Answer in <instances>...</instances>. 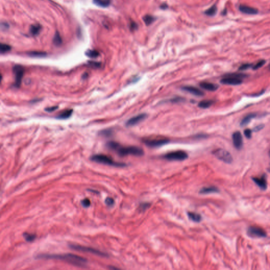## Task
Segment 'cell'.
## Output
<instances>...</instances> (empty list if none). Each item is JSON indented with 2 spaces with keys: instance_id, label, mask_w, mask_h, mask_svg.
<instances>
[{
  "instance_id": "39",
  "label": "cell",
  "mask_w": 270,
  "mask_h": 270,
  "mask_svg": "<svg viewBox=\"0 0 270 270\" xmlns=\"http://www.w3.org/2000/svg\"><path fill=\"white\" fill-rule=\"evenodd\" d=\"M264 126L263 125H260L256 126L255 127H254V132H258V131H260L261 129H263V127H264Z\"/></svg>"
},
{
  "instance_id": "11",
  "label": "cell",
  "mask_w": 270,
  "mask_h": 270,
  "mask_svg": "<svg viewBox=\"0 0 270 270\" xmlns=\"http://www.w3.org/2000/svg\"><path fill=\"white\" fill-rule=\"evenodd\" d=\"M147 117V115L145 114H141L133 117L128 120L126 123V126L128 127H132L138 124L142 121L145 119Z\"/></svg>"
},
{
  "instance_id": "24",
  "label": "cell",
  "mask_w": 270,
  "mask_h": 270,
  "mask_svg": "<svg viewBox=\"0 0 270 270\" xmlns=\"http://www.w3.org/2000/svg\"><path fill=\"white\" fill-rule=\"evenodd\" d=\"M28 55L31 57H35V58H42L46 57V52H41V51H31L28 53Z\"/></svg>"
},
{
  "instance_id": "41",
  "label": "cell",
  "mask_w": 270,
  "mask_h": 270,
  "mask_svg": "<svg viewBox=\"0 0 270 270\" xmlns=\"http://www.w3.org/2000/svg\"><path fill=\"white\" fill-rule=\"evenodd\" d=\"M57 108H58V107H57H57L54 106V107L48 108L47 109H46V110L48 112H52V111H53L55 110Z\"/></svg>"
},
{
  "instance_id": "14",
  "label": "cell",
  "mask_w": 270,
  "mask_h": 270,
  "mask_svg": "<svg viewBox=\"0 0 270 270\" xmlns=\"http://www.w3.org/2000/svg\"><path fill=\"white\" fill-rule=\"evenodd\" d=\"M182 89L185 91L189 92L191 94L196 95V96L200 97V96H202L204 94V92H202V91H201L200 89L193 86H185L182 88Z\"/></svg>"
},
{
  "instance_id": "30",
  "label": "cell",
  "mask_w": 270,
  "mask_h": 270,
  "mask_svg": "<svg viewBox=\"0 0 270 270\" xmlns=\"http://www.w3.org/2000/svg\"><path fill=\"white\" fill-rule=\"evenodd\" d=\"M145 23L147 25H151L155 20V18L153 16L150 15H146L143 18Z\"/></svg>"
},
{
  "instance_id": "43",
  "label": "cell",
  "mask_w": 270,
  "mask_h": 270,
  "mask_svg": "<svg viewBox=\"0 0 270 270\" xmlns=\"http://www.w3.org/2000/svg\"><path fill=\"white\" fill-rule=\"evenodd\" d=\"M268 171H269V172H270V168H269V169H268Z\"/></svg>"
},
{
  "instance_id": "21",
  "label": "cell",
  "mask_w": 270,
  "mask_h": 270,
  "mask_svg": "<svg viewBox=\"0 0 270 270\" xmlns=\"http://www.w3.org/2000/svg\"><path fill=\"white\" fill-rule=\"evenodd\" d=\"M72 114V110L68 109L62 112L61 114H59L57 116V118L60 119H65L70 117Z\"/></svg>"
},
{
  "instance_id": "12",
  "label": "cell",
  "mask_w": 270,
  "mask_h": 270,
  "mask_svg": "<svg viewBox=\"0 0 270 270\" xmlns=\"http://www.w3.org/2000/svg\"><path fill=\"white\" fill-rule=\"evenodd\" d=\"M233 142L234 147L237 149H241L243 146L242 136L239 132H234L232 136Z\"/></svg>"
},
{
  "instance_id": "6",
  "label": "cell",
  "mask_w": 270,
  "mask_h": 270,
  "mask_svg": "<svg viewBox=\"0 0 270 270\" xmlns=\"http://www.w3.org/2000/svg\"><path fill=\"white\" fill-rule=\"evenodd\" d=\"M70 247L71 249L74 250H76V251L90 253L96 255H98V256H103V257H107V256H108V255L106 253H105L104 252H101V251L92 248V247H87V246H83L78 245H70Z\"/></svg>"
},
{
  "instance_id": "40",
  "label": "cell",
  "mask_w": 270,
  "mask_h": 270,
  "mask_svg": "<svg viewBox=\"0 0 270 270\" xmlns=\"http://www.w3.org/2000/svg\"><path fill=\"white\" fill-rule=\"evenodd\" d=\"M130 29L132 30H135L136 29H137V25L134 22H132V23L130 24Z\"/></svg>"
},
{
  "instance_id": "16",
  "label": "cell",
  "mask_w": 270,
  "mask_h": 270,
  "mask_svg": "<svg viewBox=\"0 0 270 270\" xmlns=\"http://www.w3.org/2000/svg\"><path fill=\"white\" fill-rule=\"evenodd\" d=\"M200 86L202 89H205L207 91H214L218 89V86L214 84V83L207 82H202L200 83Z\"/></svg>"
},
{
  "instance_id": "4",
  "label": "cell",
  "mask_w": 270,
  "mask_h": 270,
  "mask_svg": "<svg viewBox=\"0 0 270 270\" xmlns=\"http://www.w3.org/2000/svg\"><path fill=\"white\" fill-rule=\"evenodd\" d=\"M91 160L96 163H100L117 167H123L126 166L125 164L116 162L114 161L110 157L103 154H97L93 155L91 157Z\"/></svg>"
},
{
  "instance_id": "31",
  "label": "cell",
  "mask_w": 270,
  "mask_h": 270,
  "mask_svg": "<svg viewBox=\"0 0 270 270\" xmlns=\"http://www.w3.org/2000/svg\"><path fill=\"white\" fill-rule=\"evenodd\" d=\"M265 62H266L265 60H260V61H259L258 62V63H257L256 65H254L253 67V69L254 70H257L258 69H259V68H260L262 67H263V66L265 65Z\"/></svg>"
},
{
  "instance_id": "26",
  "label": "cell",
  "mask_w": 270,
  "mask_h": 270,
  "mask_svg": "<svg viewBox=\"0 0 270 270\" xmlns=\"http://www.w3.org/2000/svg\"><path fill=\"white\" fill-rule=\"evenodd\" d=\"M53 43L57 46H59L62 43V40L61 37L60 36V34L58 32H56L55 36L53 38Z\"/></svg>"
},
{
  "instance_id": "10",
  "label": "cell",
  "mask_w": 270,
  "mask_h": 270,
  "mask_svg": "<svg viewBox=\"0 0 270 270\" xmlns=\"http://www.w3.org/2000/svg\"><path fill=\"white\" fill-rule=\"evenodd\" d=\"M247 233L249 236L253 237H265L267 236V233L263 229L255 226L249 227Z\"/></svg>"
},
{
  "instance_id": "15",
  "label": "cell",
  "mask_w": 270,
  "mask_h": 270,
  "mask_svg": "<svg viewBox=\"0 0 270 270\" xmlns=\"http://www.w3.org/2000/svg\"><path fill=\"white\" fill-rule=\"evenodd\" d=\"M239 9L242 12L245 13L247 14H256L258 13V10L255 8L241 5L239 6Z\"/></svg>"
},
{
  "instance_id": "5",
  "label": "cell",
  "mask_w": 270,
  "mask_h": 270,
  "mask_svg": "<svg viewBox=\"0 0 270 270\" xmlns=\"http://www.w3.org/2000/svg\"><path fill=\"white\" fill-rule=\"evenodd\" d=\"M163 157L164 158L170 161H182L187 159L188 155L184 151H175L166 153Z\"/></svg>"
},
{
  "instance_id": "7",
  "label": "cell",
  "mask_w": 270,
  "mask_h": 270,
  "mask_svg": "<svg viewBox=\"0 0 270 270\" xmlns=\"http://www.w3.org/2000/svg\"><path fill=\"white\" fill-rule=\"evenodd\" d=\"M213 155L218 160H221L225 163L230 164L233 161V158L230 153L223 149H217L213 151Z\"/></svg>"
},
{
  "instance_id": "8",
  "label": "cell",
  "mask_w": 270,
  "mask_h": 270,
  "mask_svg": "<svg viewBox=\"0 0 270 270\" xmlns=\"http://www.w3.org/2000/svg\"><path fill=\"white\" fill-rule=\"evenodd\" d=\"M13 72L15 76V83L14 86L18 88L21 86L22 78L25 73V68L20 65H16L13 67Z\"/></svg>"
},
{
  "instance_id": "45",
  "label": "cell",
  "mask_w": 270,
  "mask_h": 270,
  "mask_svg": "<svg viewBox=\"0 0 270 270\" xmlns=\"http://www.w3.org/2000/svg\"><path fill=\"white\" fill-rule=\"evenodd\" d=\"M269 69L270 70V65H269Z\"/></svg>"
},
{
  "instance_id": "33",
  "label": "cell",
  "mask_w": 270,
  "mask_h": 270,
  "mask_svg": "<svg viewBox=\"0 0 270 270\" xmlns=\"http://www.w3.org/2000/svg\"><path fill=\"white\" fill-rule=\"evenodd\" d=\"M114 202L115 201L114 199L111 197H107L105 200V203L108 206H112L114 205Z\"/></svg>"
},
{
  "instance_id": "2",
  "label": "cell",
  "mask_w": 270,
  "mask_h": 270,
  "mask_svg": "<svg viewBox=\"0 0 270 270\" xmlns=\"http://www.w3.org/2000/svg\"><path fill=\"white\" fill-rule=\"evenodd\" d=\"M107 147L112 151H115L120 156L127 155H133L136 156H141L144 152L141 148L136 146L123 147L115 141H110L107 144Z\"/></svg>"
},
{
  "instance_id": "38",
  "label": "cell",
  "mask_w": 270,
  "mask_h": 270,
  "mask_svg": "<svg viewBox=\"0 0 270 270\" xmlns=\"http://www.w3.org/2000/svg\"><path fill=\"white\" fill-rule=\"evenodd\" d=\"M89 65L93 68H98L100 66V64L99 63L95 62H89Z\"/></svg>"
},
{
  "instance_id": "18",
  "label": "cell",
  "mask_w": 270,
  "mask_h": 270,
  "mask_svg": "<svg viewBox=\"0 0 270 270\" xmlns=\"http://www.w3.org/2000/svg\"><path fill=\"white\" fill-rule=\"evenodd\" d=\"M187 215H188V217L190 220L193 221V222H195L198 223V222H200V221L202 220L201 215L197 214V213H196L188 212L187 213Z\"/></svg>"
},
{
  "instance_id": "25",
  "label": "cell",
  "mask_w": 270,
  "mask_h": 270,
  "mask_svg": "<svg viewBox=\"0 0 270 270\" xmlns=\"http://www.w3.org/2000/svg\"><path fill=\"white\" fill-rule=\"evenodd\" d=\"M86 55L91 58H95L99 55V53L95 50H88L86 52Z\"/></svg>"
},
{
  "instance_id": "35",
  "label": "cell",
  "mask_w": 270,
  "mask_h": 270,
  "mask_svg": "<svg viewBox=\"0 0 270 270\" xmlns=\"http://www.w3.org/2000/svg\"><path fill=\"white\" fill-rule=\"evenodd\" d=\"M244 135L248 139H250L252 137V131L250 129H245L244 132Z\"/></svg>"
},
{
  "instance_id": "3",
  "label": "cell",
  "mask_w": 270,
  "mask_h": 270,
  "mask_svg": "<svg viewBox=\"0 0 270 270\" xmlns=\"http://www.w3.org/2000/svg\"><path fill=\"white\" fill-rule=\"evenodd\" d=\"M246 77H247V76L245 74H227L222 79L221 82L226 85H239L242 83L243 79Z\"/></svg>"
},
{
  "instance_id": "34",
  "label": "cell",
  "mask_w": 270,
  "mask_h": 270,
  "mask_svg": "<svg viewBox=\"0 0 270 270\" xmlns=\"http://www.w3.org/2000/svg\"><path fill=\"white\" fill-rule=\"evenodd\" d=\"M252 65L251 64H249V63H245V64H243V65H241L239 68V70H246L247 69H249L251 67H252Z\"/></svg>"
},
{
  "instance_id": "9",
  "label": "cell",
  "mask_w": 270,
  "mask_h": 270,
  "mask_svg": "<svg viewBox=\"0 0 270 270\" xmlns=\"http://www.w3.org/2000/svg\"><path fill=\"white\" fill-rule=\"evenodd\" d=\"M145 144L149 147H159L168 144L169 140L167 138H159V139H145Z\"/></svg>"
},
{
  "instance_id": "17",
  "label": "cell",
  "mask_w": 270,
  "mask_h": 270,
  "mask_svg": "<svg viewBox=\"0 0 270 270\" xmlns=\"http://www.w3.org/2000/svg\"><path fill=\"white\" fill-rule=\"evenodd\" d=\"M218 192H219L218 188L215 186L203 187L200 190V194H208L215 193H218Z\"/></svg>"
},
{
  "instance_id": "1",
  "label": "cell",
  "mask_w": 270,
  "mask_h": 270,
  "mask_svg": "<svg viewBox=\"0 0 270 270\" xmlns=\"http://www.w3.org/2000/svg\"><path fill=\"white\" fill-rule=\"evenodd\" d=\"M37 258L54 259L65 261L69 264L79 267H85L88 261L85 258L73 254H40L36 256Z\"/></svg>"
},
{
  "instance_id": "42",
  "label": "cell",
  "mask_w": 270,
  "mask_h": 270,
  "mask_svg": "<svg viewBox=\"0 0 270 270\" xmlns=\"http://www.w3.org/2000/svg\"><path fill=\"white\" fill-rule=\"evenodd\" d=\"M89 191L91 192H93V193H98V191H95V190H89Z\"/></svg>"
},
{
  "instance_id": "23",
  "label": "cell",
  "mask_w": 270,
  "mask_h": 270,
  "mask_svg": "<svg viewBox=\"0 0 270 270\" xmlns=\"http://www.w3.org/2000/svg\"><path fill=\"white\" fill-rule=\"evenodd\" d=\"M41 29V27L40 25H31L30 29V33L33 35H36L39 33L40 30Z\"/></svg>"
},
{
  "instance_id": "22",
  "label": "cell",
  "mask_w": 270,
  "mask_h": 270,
  "mask_svg": "<svg viewBox=\"0 0 270 270\" xmlns=\"http://www.w3.org/2000/svg\"><path fill=\"white\" fill-rule=\"evenodd\" d=\"M214 101L212 100H205L200 101L198 103V106L201 108L206 109L210 107L213 104Z\"/></svg>"
},
{
  "instance_id": "28",
  "label": "cell",
  "mask_w": 270,
  "mask_h": 270,
  "mask_svg": "<svg viewBox=\"0 0 270 270\" xmlns=\"http://www.w3.org/2000/svg\"><path fill=\"white\" fill-rule=\"evenodd\" d=\"M23 237L26 240V241L29 242H33L36 239V235H35L34 234H32L28 233H25L23 234Z\"/></svg>"
},
{
  "instance_id": "27",
  "label": "cell",
  "mask_w": 270,
  "mask_h": 270,
  "mask_svg": "<svg viewBox=\"0 0 270 270\" xmlns=\"http://www.w3.org/2000/svg\"><path fill=\"white\" fill-rule=\"evenodd\" d=\"M216 12H217V7L216 5H213L212 7H211L210 8H209V9L207 10L205 12V13L207 16H212L215 15Z\"/></svg>"
},
{
  "instance_id": "36",
  "label": "cell",
  "mask_w": 270,
  "mask_h": 270,
  "mask_svg": "<svg viewBox=\"0 0 270 270\" xmlns=\"http://www.w3.org/2000/svg\"><path fill=\"white\" fill-rule=\"evenodd\" d=\"M149 206H150V204H149V203H147V202H146V203L141 204L139 207H140V208L141 210H142V211H145V210H146L148 207H149Z\"/></svg>"
},
{
  "instance_id": "13",
  "label": "cell",
  "mask_w": 270,
  "mask_h": 270,
  "mask_svg": "<svg viewBox=\"0 0 270 270\" xmlns=\"http://www.w3.org/2000/svg\"><path fill=\"white\" fill-rule=\"evenodd\" d=\"M256 184L262 190H265L267 188V181L265 175H263L261 177H254L252 178Z\"/></svg>"
},
{
  "instance_id": "29",
  "label": "cell",
  "mask_w": 270,
  "mask_h": 270,
  "mask_svg": "<svg viewBox=\"0 0 270 270\" xmlns=\"http://www.w3.org/2000/svg\"><path fill=\"white\" fill-rule=\"evenodd\" d=\"M11 49V47L6 44L1 43L0 45V51L1 53H5L9 52Z\"/></svg>"
},
{
  "instance_id": "20",
  "label": "cell",
  "mask_w": 270,
  "mask_h": 270,
  "mask_svg": "<svg viewBox=\"0 0 270 270\" xmlns=\"http://www.w3.org/2000/svg\"><path fill=\"white\" fill-rule=\"evenodd\" d=\"M93 3L97 6L102 7H108L110 4V0H93Z\"/></svg>"
},
{
  "instance_id": "19",
  "label": "cell",
  "mask_w": 270,
  "mask_h": 270,
  "mask_svg": "<svg viewBox=\"0 0 270 270\" xmlns=\"http://www.w3.org/2000/svg\"><path fill=\"white\" fill-rule=\"evenodd\" d=\"M256 116V114L253 113V114H249L248 115H247L246 117H244L241 123H240V125L242 127L246 126L249 123H250L251 120Z\"/></svg>"
},
{
  "instance_id": "32",
  "label": "cell",
  "mask_w": 270,
  "mask_h": 270,
  "mask_svg": "<svg viewBox=\"0 0 270 270\" xmlns=\"http://www.w3.org/2000/svg\"><path fill=\"white\" fill-rule=\"evenodd\" d=\"M81 204L84 207H88L91 205L90 200L88 198H85L81 200Z\"/></svg>"
},
{
  "instance_id": "37",
  "label": "cell",
  "mask_w": 270,
  "mask_h": 270,
  "mask_svg": "<svg viewBox=\"0 0 270 270\" xmlns=\"http://www.w3.org/2000/svg\"><path fill=\"white\" fill-rule=\"evenodd\" d=\"M184 100V99L181 98V97H175L174 98L171 99L169 101L172 102L174 103H176V102H180L181 101Z\"/></svg>"
},
{
  "instance_id": "44",
  "label": "cell",
  "mask_w": 270,
  "mask_h": 270,
  "mask_svg": "<svg viewBox=\"0 0 270 270\" xmlns=\"http://www.w3.org/2000/svg\"><path fill=\"white\" fill-rule=\"evenodd\" d=\"M269 156H270V151H269Z\"/></svg>"
}]
</instances>
